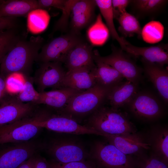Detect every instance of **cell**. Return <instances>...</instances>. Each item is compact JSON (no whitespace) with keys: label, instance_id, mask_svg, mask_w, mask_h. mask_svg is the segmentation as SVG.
I'll use <instances>...</instances> for the list:
<instances>
[{"label":"cell","instance_id":"cell-1","mask_svg":"<svg viewBox=\"0 0 168 168\" xmlns=\"http://www.w3.org/2000/svg\"><path fill=\"white\" fill-rule=\"evenodd\" d=\"M43 42V39L40 36H32L29 40H20L2 59L0 74L6 78L14 72L27 74L37 60Z\"/></svg>","mask_w":168,"mask_h":168},{"label":"cell","instance_id":"cell-2","mask_svg":"<svg viewBox=\"0 0 168 168\" xmlns=\"http://www.w3.org/2000/svg\"><path fill=\"white\" fill-rule=\"evenodd\" d=\"M86 126L104 135L134 133L137 129L127 115L119 109L102 105L89 115Z\"/></svg>","mask_w":168,"mask_h":168},{"label":"cell","instance_id":"cell-3","mask_svg":"<svg viewBox=\"0 0 168 168\" xmlns=\"http://www.w3.org/2000/svg\"><path fill=\"white\" fill-rule=\"evenodd\" d=\"M111 88L96 84L93 87L74 95L66 106L57 112L76 120L90 115L102 105Z\"/></svg>","mask_w":168,"mask_h":168},{"label":"cell","instance_id":"cell-4","mask_svg":"<svg viewBox=\"0 0 168 168\" xmlns=\"http://www.w3.org/2000/svg\"><path fill=\"white\" fill-rule=\"evenodd\" d=\"M34 124L40 128L56 132L75 134H94L101 136L97 131L86 126L79 124L72 118L57 113L51 114L45 112L32 118Z\"/></svg>","mask_w":168,"mask_h":168},{"label":"cell","instance_id":"cell-5","mask_svg":"<svg viewBox=\"0 0 168 168\" xmlns=\"http://www.w3.org/2000/svg\"><path fill=\"white\" fill-rule=\"evenodd\" d=\"M110 55L101 56L97 50L93 51L94 60L107 64L117 70L121 75L133 83L138 84L142 78L143 70L138 67L121 49L113 46Z\"/></svg>","mask_w":168,"mask_h":168},{"label":"cell","instance_id":"cell-6","mask_svg":"<svg viewBox=\"0 0 168 168\" xmlns=\"http://www.w3.org/2000/svg\"><path fill=\"white\" fill-rule=\"evenodd\" d=\"M91 154L93 158L106 168H135V162L131 156L125 154L110 143L95 142Z\"/></svg>","mask_w":168,"mask_h":168},{"label":"cell","instance_id":"cell-7","mask_svg":"<svg viewBox=\"0 0 168 168\" xmlns=\"http://www.w3.org/2000/svg\"><path fill=\"white\" fill-rule=\"evenodd\" d=\"M82 41L77 34L72 32L58 37L42 46L36 61L63 63L71 49Z\"/></svg>","mask_w":168,"mask_h":168},{"label":"cell","instance_id":"cell-8","mask_svg":"<svg viewBox=\"0 0 168 168\" xmlns=\"http://www.w3.org/2000/svg\"><path fill=\"white\" fill-rule=\"evenodd\" d=\"M41 128L29 117L0 126V144L29 141Z\"/></svg>","mask_w":168,"mask_h":168},{"label":"cell","instance_id":"cell-9","mask_svg":"<svg viewBox=\"0 0 168 168\" xmlns=\"http://www.w3.org/2000/svg\"><path fill=\"white\" fill-rule=\"evenodd\" d=\"M39 147L29 141L0 148V168H17L35 156Z\"/></svg>","mask_w":168,"mask_h":168},{"label":"cell","instance_id":"cell-10","mask_svg":"<svg viewBox=\"0 0 168 168\" xmlns=\"http://www.w3.org/2000/svg\"><path fill=\"white\" fill-rule=\"evenodd\" d=\"M62 63L48 62L41 63L36 71L34 78L39 92L44 91L48 88L54 89L63 87L66 72Z\"/></svg>","mask_w":168,"mask_h":168},{"label":"cell","instance_id":"cell-11","mask_svg":"<svg viewBox=\"0 0 168 168\" xmlns=\"http://www.w3.org/2000/svg\"><path fill=\"white\" fill-rule=\"evenodd\" d=\"M48 152L60 164L85 161L88 154L80 144L72 140H60L48 146Z\"/></svg>","mask_w":168,"mask_h":168},{"label":"cell","instance_id":"cell-12","mask_svg":"<svg viewBox=\"0 0 168 168\" xmlns=\"http://www.w3.org/2000/svg\"><path fill=\"white\" fill-rule=\"evenodd\" d=\"M128 104L131 112L142 119H155L162 114V109L159 100L148 92H138Z\"/></svg>","mask_w":168,"mask_h":168},{"label":"cell","instance_id":"cell-13","mask_svg":"<svg viewBox=\"0 0 168 168\" xmlns=\"http://www.w3.org/2000/svg\"><path fill=\"white\" fill-rule=\"evenodd\" d=\"M111 143L126 155H139L151 149L148 139L137 132L119 135H104Z\"/></svg>","mask_w":168,"mask_h":168},{"label":"cell","instance_id":"cell-14","mask_svg":"<svg viewBox=\"0 0 168 168\" xmlns=\"http://www.w3.org/2000/svg\"><path fill=\"white\" fill-rule=\"evenodd\" d=\"M34 105L21 102L16 97H8L0 104V126L29 117Z\"/></svg>","mask_w":168,"mask_h":168},{"label":"cell","instance_id":"cell-15","mask_svg":"<svg viewBox=\"0 0 168 168\" xmlns=\"http://www.w3.org/2000/svg\"><path fill=\"white\" fill-rule=\"evenodd\" d=\"M92 48L91 45L83 41L73 47L63 63L68 71L83 67L95 68L96 65L93 59Z\"/></svg>","mask_w":168,"mask_h":168},{"label":"cell","instance_id":"cell-16","mask_svg":"<svg viewBox=\"0 0 168 168\" xmlns=\"http://www.w3.org/2000/svg\"><path fill=\"white\" fill-rule=\"evenodd\" d=\"M96 3L95 0H77L71 11L72 32L78 34L79 32L88 26L95 16Z\"/></svg>","mask_w":168,"mask_h":168},{"label":"cell","instance_id":"cell-17","mask_svg":"<svg viewBox=\"0 0 168 168\" xmlns=\"http://www.w3.org/2000/svg\"><path fill=\"white\" fill-rule=\"evenodd\" d=\"M95 68L83 67L68 71L63 81V87L81 91L93 87L96 84L94 73Z\"/></svg>","mask_w":168,"mask_h":168},{"label":"cell","instance_id":"cell-18","mask_svg":"<svg viewBox=\"0 0 168 168\" xmlns=\"http://www.w3.org/2000/svg\"><path fill=\"white\" fill-rule=\"evenodd\" d=\"M129 54L147 61L162 66L168 63V46L159 44L150 47H140L133 45L128 42L122 49Z\"/></svg>","mask_w":168,"mask_h":168},{"label":"cell","instance_id":"cell-19","mask_svg":"<svg viewBox=\"0 0 168 168\" xmlns=\"http://www.w3.org/2000/svg\"><path fill=\"white\" fill-rule=\"evenodd\" d=\"M146 75L166 104L168 102V72L163 66L142 59Z\"/></svg>","mask_w":168,"mask_h":168},{"label":"cell","instance_id":"cell-20","mask_svg":"<svg viewBox=\"0 0 168 168\" xmlns=\"http://www.w3.org/2000/svg\"><path fill=\"white\" fill-rule=\"evenodd\" d=\"M81 92L64 87L48 91L39 92V99L36 104L46 105L58 112L66 106L71 98Z\"/></svg>","mask_w":168,"mask_h":168},{"label":"cell","instance_id":"cell-21","mask_svg":"<svg viewBox=\"0 0 168 168\" xmlns=\"http://www.w3.org/2000/svg\"><path fill=\"white\" fill-rule=\"evenodd\" d=\"M138 85L127 80L111 88L106 98L110 107L118 109L128 104L138 92Z\"/></svg>","mask_w":168,"mask_h":168},{"label":"cell","instance_id":"cell-22","mask_svg":"<svg viewBox=\"0 0 168 168\" xmlns=\"http://www.w3.org/2000/svg\"><path fill=\"white\" fill-rule=\"evenodd\" d=\"M39 8L37 0H10L0 4V17H14L27 16L35 9Z\"/></svg>","mask_w":168,"mask_h":168},{"label":"cell","instance_id":"cell-23","mask_svg":"<svg viewBox=\"0 0 168 168\" xmlns=\"http://www.w3.org/2000/svg\"><path fill=\"white\" fill-rule=\"evenodd\" d=\"M94 61L96 65L94 73L96 84L111 88L123 82L124 78L114 68L100 61Z\"/></svg>","mask_w":168,"mask_h":168},{"label":"cell","instance_id":"cell-24","mask_svg":"<svg viewBox=\"0 0 168 168\" xmlns=\"http://www.w3.org/2000/svg\"><path fill=\"white\" fill-rule=\"evenodd\" d=\"M149 141L153 155L167 164L168 161V130L167 128L158 127L151 132Z\"/></svg>","mask_w":168,"mask_h":168},{"label":"cell","instance_id":"cell-25","mask_svg":"<svg viewBox=\"0 0 168 168\" xmlns=\"http://www.w3.org/2000/svg\"><path fill=\"white\" fill-rule=\"evenodd\" d=\"M101 15L104 18L110 33L113 39L116 40L122 49L128 41L124 38L120 37L117 33L114 22V16L111 0H96Z\"/></svg>","mask_w":168,"mask_h":168},{"label":"cell","instance_id":"cell-26","mask_svg":"<svg viewBox=\"0 0 168 168\" xmlns=\"http://www.w3.org/2000/svg\"><path fill=\"white\" fill-rule=\"evenodd\" d=\"M168 2L166 0H133L131 4L138 17L152 16L158 14Z\"/></svg>","mask_w":168,"mask_h":168},{"label":"cell","instance_id":"cell-27","mask_svg":"<svg viewBox=\"0 0 168 168\" xmlns=\"http://www.w3.org/2000/svg\"><path fill=\"white\" fill-rule=\"evenodd\" d=\"M27 16V27L32 33H40L44 31L48 26L50 16L44 9H34L30 12Z\"/></svg>","mask_w":168,"mask_h":168},{"label":"cell","instance_id":"cell-28","mask_svg":"<svg viewBox=\"0 0 168 168\" xmlns=\"http://www.w3.org/2000/svg\"><path fill=\"white\" fill-rule=\"evenodd\" d=\"M119 25V30L125 36L137 35L141 37L142 28L138 19L126 11L120 14L116 18Z\"/></svg>","mask_w":168,"mask_h":168},{"label":"cell","instance_id":"cell-29","mask_svg":"<svg viewBox=\"0 0 168 168\" xmlns=\"http://www.w3.org/2000/svg\"><path fill=\"white\" fill-rule=\"evenodd\" d=\"M110 32L106 26L103 22L101 15L97 16L95 22L87 31L88 38L93 45H101L107 40Z\"/></svg>","mask_w":168,"mask_h":168},{"label":"cell","instance_id":"cell-30","mask_svg":"<svg viewBox=\"0 0 168 168\" xmlns=\"http://www.w3.org/2000/svg\"><path fill=\"white\" fill-rule=\"evenodd\" d=\"M164 28L159 21H152L146 24L142 29L141 37L149 44H155L161 41L163 38Z\"/></svg>","mask_w":168,"mask_h":168},{"label":"cell","instance_id":"cell-31","mask_svg":"<svg viewBox=\"0 0 168 168\" xmlns=\"http://www.w3.org/2000/svg\"><path fill=\"white\" fill-rule=\"evenodd\" d=\"M15 29L0 31V64L4 56L21 39Z\"/></svg>","mask_w":168,"mask_h":168},{"label":"cell","instance_id":"cell-32","mask_svg":"<svg viewBox=\"0 0 168 168\" xmlns=\"http://www.w3.org/2000/svg\"><path fill=\"white\" fill-rule=\"evenodd\" d=\"M26 81V76L20 72H14L5 78L6 90L7 94H18L23 89Z\"/></svg>","mask_w":168,"mask_h":168},{"label":"cell","instance_id":"cell-33","mask_svg":"<svg viewBox=\"0 0 168 168\" xmlns=\"http://www.w3.org/2000/svg\"><path fill=\"white\" fill-rule=\"evenodd\" d=\"M39 96V92L35 89L32 79L26 78L23 89L16 97L21 102L35 105L36 104Z\"/></svg>","mask_w":168,"mask_h":168},{"label":"cell","instance_id":"cell-34","mask_svg":"<svg viewBox=\"0 0 168 168\" xmlns=\"http://www.w3.org/2000/svg\"><path fill=\"white\" fill-rule=\"evenodd\" d=\"M77 0H66L65 5L62 10V14L56 23L54 27L55 30H64L67 24L69 16L71 12L72 7Z\"/></svg>","mask_w":168,"mask_h":168},{"label":"cell","instance_id":"cell-35","mask_svg":"<svg viewBox=\"0 0 168 168\" xmlns=\"http://www.w3.org/2000/svg\"><path fill=\"white\" fill-rule=\"evenodd\" d=\"M141 159L138 163L141 168H168L166 163L153 155Z\"/></svg>","mask_w":168,"mask_h":168},{"label":"cell","instance_id":"cell-36","mask_svg":"<svg viewBox=\"0 0 168 168\" xmlns=\"http://www.w3.org/2000/svg\"><path fill=\"white\" fill-rule=\"evenodd\" d=\"M52 163L53 168H95L92 165L86 161L65 164H60L57 162Z\"/></svg>","mask_w":168,"mask_h":168},{"label":"cell","instance_id":"cell-37","mask_svg":"<svg viewBox=\"0 0 168 168\" xmlns=\"http://www.w3.org/2000/svg\"><path fill=\"white\" fill-rule=\"evenodd\" d=\"M131 0H112L111 1L114 18L115 19L121 13L126 11V8Z\"/></svg>","mask_w":168,"mask_h":168},{"label":"cell","instance_id":"cell-38","mask_svg":"<svg viewBox=\"0 0 168 168\" xmlns=\"http://www.w3.org/2000/svg\"><path fill=\"white\" fill-rule=\"evenodd\" d=\"M40 9H44L54 7L62 10L66 3L65 0H37Z\"/></svg>","mask_w":168,"mask_h":168},{"label":"cell","instance_id":"cell-39","mask_svg":"<svg viewBox=\"0 0 168 168\" xmlns=\"http://www.w3.org/2000/svg\"><path fill=\"white\" fill-rule=\"evenodd\" d=\"M16 18L0 17V31L16 28L17 23Z\"/></svg>","mask_w":168,"mask_h":168},{"label":"cell","instance_id":"cell-40","mask_svg":"<svg viewBox=\"0 0 168 168\" xmlns=\"http://www.w3.org/2000/svg\"><path fill=\"white\" fill-rule=\"evenodd\" d=\"M34 168H53L52 163H49L43 158L36 157Z\"/></svg>","mask_w":168,"mask_h":168},{"label":"cell","instance_id":"cell-41","mask_svg":"<svg viewBox=\"0 0 168 168\" xmlns=\"http://www.w3.org/2000/svg\"><path fill=\"white\" fill-rule=\"evenodd\" d=\"M36 157L35 156L25 161L17 168H34Z\"/></svg>","mask_w":168,"mask_h":168},{"label":"cell","instance_id":"cell-42","mask_svg":"<svg viewBox=\"0 0 168 168\" xmlns=\"http://www.w3.org/2000/svg\"><path fill=\"white\" fill-rule=\"evenodd\" d=\"M7 94L6 92L0 89V104L8 97L7 96Z\"/></svg>","mask_w":168,"mask_h":168}]
</instances>
